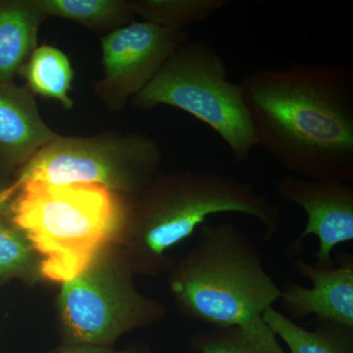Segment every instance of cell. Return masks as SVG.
Masks as SVG:
<instances>
[{"mask_svg": "<svg viewBox=\"0 0 353 353\" xmlns=\"http://www.w3.org/2000/svg\"><path fill=\"white\" fill-rule=\"evenodd\" d=\"M257 146L292 175L353 180V73L340 64L261 69L241 81Z\"/></svg>", "mask_w": 353, "mask_h": 353, "instance_id": "1", "label": "cell"}, {"mask_svg": "<svg viewBox=\"0 0 353 353\" xmlns=\"http://www.w3.org/2000/svg\"><path fill=\"white\" fill-rule=\"evenodd\" d=\"M199 230L196 245L169 278L179 310L210 328L236 327L261 343H279L263 314L282 289L265 269L256 243L232 221Z\"/></svg>", "mask_w": 353, "mask_h": 353, "instance_id": "2", "label": "cell"}, {"mask_svg": "<svg viewBox=\"0 0 353 353\" xmlns=\"http://www.w3.org/2000/svg\"><path fill=\"white\" fill-rule=\"evenodd\" d=\"M240 213L264 227V241L280 231V209L252 183L214 172L183 171L154 179L143 192L134 221L139 268L155 272L166 252L190 238L210 216Z\"/></svg>", "mask_w": 353, "mask_h": 353, "instance_id": "3", "label": "cell"}, {"mask_svg": "<svg viewBox=\"0 0 353 353\" xmlns=\"http://www.w3.org/2000/svg\"><path fill=\"white\" fill-rule=\"evenodd\" d=\"M16 187L13 222L43 255L41 272L50 280L67 282L87 270L122 222L117 194L102 185L27 181Z\"/></svg>", "mask_w": 353, "mask_h": 353, "instance_id": "4", "label": "cell"}, {"mask_svg": "<svg viewBox=\"0 0 353 353\" xmlns=\"http://www.w3.org/2000/svg\"><path fill=\"white\" fill-rule=\"evenodd\" d=\"M132 101L141 110L167 105L194 116L219 136L238 163L257 146L241 83L229 80L226 62L206 41L181 44Z\"/></svg>", "mask_w": 353, "mask_h": 353, "instance_id": "5", "label": "cell"}, {"mask_svg": "<svg viewBox=\"0 0 353 353\" xmlns=\"http://www.w3.org/2000/svg\"><path fill=\"white\" fill-rule=\"evenodd\" d=\"M161 162V148L145 134L59 136L23 166L17 183H90L113 192H143Z\"/></svg>", "mask_w": 353, "mask_h": 353, "instance_id": "6", "label": "cell"}, {"mask_svg": "<svg viewBox=\"0 0 353 353\" xmlns=\"http://www.w3.org/2000/svg\"><path fill=\"white\" fill-rule=\"evenodd\" d=\"M59 305L73 345L105 348L125 332L157 319L163 311L160 304L139 294L129 277L113 283L92 265L63 282Z\"/></svg>", "mask_w": 353, "mask_h": 353, "instance_id": "7", "label": "cell"}, {"mask_svg": "<svg viewBox=\"0 0 353 353\" xmlns=\"http://www.w3.org/2000/svg\"><path fill=\"white\" fill-rule=\"evenodd\" d=\"M188 39L185 30L145 21L111 31L101 38L103 77L95 83V94L106 108L121 110Z\"/></svg>", "mask_w": 353, "mask_h": 353, "instance_id": "8", "label": "cell"}, {"mask_svg": "<svg viewBox=\"0 0 353 353\" xmlns=\"http://www.w3.org/2000/svg\"><path fill=\"white\" fill-rule=\"evenodd\" d=\"M281 199L305 212V228L292 245L301 248L308 236L319 241L314 252L316 265L334 266L332 252L341 243L353 241V188L348 183L308 180L287 174L276 183Z\"/></svg>", "mask_w": 353, "mask_h": 353, "instance_id": "9", "label": "cell"}, {"mask_svg": "<svg viewBox=\"0 0 353 353\" xmlns=\"http://www.w3.org/2000/svg\"><path fill=\"white\" fill-rule=\"evenodd\" d=\"M294 269L312 283L303 287L290 282L282 289L280 301L290 319L314 315L316 321L336 323L353 328V259L345 255L338 266L311 264L299 257Z\"/></svg>", "mask_w": 353, "mask_h": 353, "instance_id": "10", "label": "cell"}, {"mask_svg": "<svg viewBox=\"0 0 353 353\" xmlns=\"http://www.w3.org/2000/svg\"><path fill=\"white\" fill-rule=\"evenodd\" d=\"M58 137L39 115L29 88L0 83V165L24 166Z\"/></svg>", "mask_w": 353, "mask_h": 353, "instance_id": "11", "label": "cell"}, {"mask_svg": "<svg viewBox=\"0 0 353 353\" xmlns=\"http://www.w3.org/2000/svg\"><path fill=\"white\" fill-rule=\"evenodd\" d=\"M44 18L34 0L0 1V83L12 81L36 50Z\"/></svg>", "mask_w": 353, "mask_h": 353, "instance_id": "12", "label": "cell"}, {"mask_svg": "<svg viewBox=\"0 0 353 353\" xmlns=\"http://www.w3.org/2000/svg\"><path fill=\"white\" fill-rule=\"evenodd\" d=\"M263 320L290 353H353V328L350 327L316 321L314 328L306 329L274 306L265 311Z\"/></svg>", "mask_w": 353, "mask_h": 353, "instance_id": "13", "label": "cell"}, {"mask_svg": "<svg viewBox=\"0 0 353 353\" xmlns=\"http://www.w3.org/2000/svg\"><path fill=\"white\" fill-rule=\"evenodd\" d=\"M46 17L63 18L94 31L118 29L134 22L131 0H34Z\"/></svg>", "mask_w": 353, "mask_h": 353, "instance_id": "14", "label": "cell"}, {"mask_svg": "<svg viewBox=\"0 0 353 353\" xmlns=\"http://www.w3.org/2000/svg\"><path fill=\"white\" fill-rule=\"evenodd\" d=\"M20 73L27 81L32 92L54 99L65 109H72L70 97L74 71L69 58L61 50L51 46H41L32 53Z\"/></svg>", "mask_w": 353, "mask_h": 353, "instance_id": "15", "label": "cell"}, {"mask_svg": "<svg viewBox=\"0 0 353 353\" xmlns=\"http://www.w3.org/2000/svg\"><path fill=\"white\" fill-rule=\"evenodd\" d=\"M134 15L145 22L185 30L203 22L226 6L228 0H131Z\"/></svg>", "mask_w": 353, "mask_h": 353, "instance_id": "16", "label": "cell"}, {"mask_svg": "<svg viewBox=\"0 0 353 353\" xmlns=\"http://www.w3.org/2000/svg\"><path fill=\"white\" fill-rule=\"evenodd\" d=\"M190 345L192 353H287L280 343H261L236 327L201 330Z\"/></svg>", "mask_w": 353, "mask_h": 353, "instance_id": "17", "label": "cell"}, {"mask_svg": "<svg viewBox=\"0 0 353 353\" xmlns=\"http://www.w3.org/2000/svg\"><path fill=\"white\" fill-rule=\"evenodd\" d=\"M31 243L0 222V275L20 270L31 259Z\"/></svg>", "mask_w": 353, "mask_h": 353, "instance_id": "18", "label": "cell"}, {"mask_svg": "<svg viewBox=\"0 0 353 353\" xmlns=\"http://www.w3.org/2000/svg\"><path fill=\"white\" fill-rule=\"evenodd\" d=\"M58 353H146V350L141 348L126 350V352H112L105 347H85V345H72L66 347Z\"/></svg>", "mask_w": 353, "mask_h": 353, "instance_id": "19", "label": "cell"}, {"mask_svg": "<svg viewBox=\"0 0 353 353\" xmlns=\"http://www.w3.org/2000/svg\"><path fill=\"white\" fill-rule=\"evenodd\" d=\"M16 187L11 188V189H7L3 190H0V206L2 205L4 201L8 199V196H10L11 192H13V190L15 189Z\"/></svg>", "mask_w": 353, "mask_h": 353, "instance_id": "20", "label": "cell"}]
</instances>
